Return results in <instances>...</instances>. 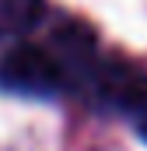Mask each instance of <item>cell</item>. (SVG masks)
Wrapping results in <instances>:
<instances>
[{"label": "cell", "instance_id": "1", "mask_svg": "<svg viewBox=\"0 0 147 151\" xmlns=\"http://www.w3.org/2000/svg\"><path fill=\"white\" fill-rule=\"evenodd\" d=\"M0 88L21 99H56L67 88V81L46 49L14 46L0 60Z\"/></svg>", "mask_w": 147, "mask_h": 151}, {"label": "cell", "instance_id": "2", "mask_svg": "<svg viewBox=\"0 0 147 151\" xmlns=\"http://www.w3.org/2000/svg\"><path fill=\"white\" fill-rule=\"evenodd\" d=\"M53 56V63L60 67V74L70 84H91L95 70L102 63V49H98V35L84 25V21H67L63 28L53 32V46L46 49Z\"/></svg>", "mask_w": 147, "mask_h": 151}, {"label": "cell", "instance_id": "3", "mask_svg": "<svg viewBox=\"0 0 147 151\" xmlns=\"http://www.w3.org/2000/svg\"><path fill=\"white\" fill-rule=\"evenodd\" d=\"M42 0H0V35H25L42 21Z\"/></svg>", "mask_w": 147, "mask_h": 151}, {"label": "cell", "instance_id": "4", "mask_svg": "<svg viewBox=\"0 0 147 151\" xmlns=\"http://www.w3.org/2000/svg\"><path fill=\"white\" fill-rule=\"evenodd\" d=\"M130 113H133V127H137V134L147 141V91L130 106Z\"/></svg>", "mask_w": 147, "mask_h": 151}]
</instances>
